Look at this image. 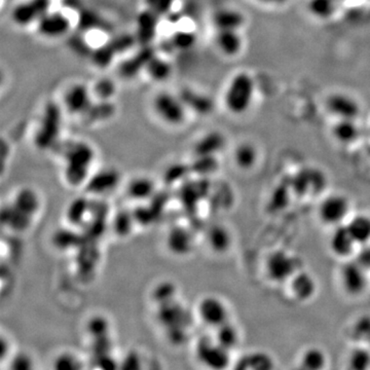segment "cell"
Masks as SVG:
<instances>
[{"instance_id":"obj_47","label":"cell","mask_w":370,"mask_h":370,"mask_svg":"<svg viewBox=\"0 0 370 370\" xmlns=\"http://www.w3.org/2000/svg\"><path fill=\"white\" fill-rule=\"evenodd\" d=\"M357 263L370 272V243L360 247L354 257Z\"/></svg>"},{"instance_id":"obj_2","label":"cell","mask_w":370,"mask_h":370,"mask_svg":"<svg viewBox=\"0 0 370 370\" xmlns=\"http://www.w3.org/2000/svg\"><path fill=\"white\" fill-rule=\"evenodd\" d=\"M40 198L36 190L23 188L17 192L8 212H3L4 222L10 229H26L40 213Z\"/></svg>"},{"instance_id":"obj_40","label":"cell","mask_w":370,"mask_h":370,"mask_svg":"<svg viewBox=\"0 0 370 370\" xmlns=\"http://www.w3.org/2000/svg\"><path fill=\"white\" fill-rule=\"evenodd\" d=\"M92 93L97 100L111 101L116 94V82L107 77L98 79L93 86Z\"/></svg>"},{"instance_id":"obj_16","label":"cell","mask_w":370,"mask_h":370,"mask_svg":"<svg viewBox=\"0 0 370 370\" xmlns=\"http://www.w3.org/2000/svg\"><path fill=\"white\" fill-rule=\"evenodd\" d=\"M160 18L147 8H144L136 17L135 38L140 47L153 45L159 33Z\"/></svg>"},{"instance_id":"obj_14","label":"cell","mask_w":370,"mask_h":370,"mask_svg":"<svg viewBox=\"0 0 370 370\" xmlns=\"http://www.w3.org/2000/svg\"><path fill=\"white\" fill-rule=\"evenodd\" d=\"M325 175L318 169L306 168L292 179V188L298 196L318 194L325 187Z\"/></svg>"},{"instance_id":"obj_9","label":"cell","mask_w":370,"mask_h":370,"mask_svg":"<svg viewBox=\"0 0 370 370\" xmlns=\"http://www.w3.org/2000/svg\"><path fill=\"white\" fill-rule=\"evenodd\" d=\"M36 27L41 38L56 40L68 36L73 22L61 10H49L38 20Z\"/></svg>"},{"instance_id":"obj_37","label":"cell","mask_w":370,"mask_h":370,"mask_svg":"<svg viewBox=\"0 0 370 370\" xmlns=\"http://www.w3.org/2000/svg\"><path fill=\"white\" fill-rule=\"evenodd\" d=\"M52 370H84V363L79 355L64 350L56 355L52 362Z\"/></svg>"},{"instance_id":"obj_3","label":"cell","mask_w":370,"mask_h":370,"mask_svg":"<svg viewBox=\"0 0 370 370\" xmlns=\"http://www.w3.org/2000/svg\"><path fill=\"white\" fill-rule=\"evenodd\" d=\"M255 82L245 71L236 73L227 86L224 105L235 116H242L250 109L254 100Z\"/></svg>"},{"instance_id":"obj_6","label":"cell","mask_w":370,"mask_h":370,"mask_svg":"<svg viewBox=\"0 0 370 370\" xmlns=\"http://www.w3.org/2000/svg\"><path fill=\"white\" fill-rule=\"evenodd\" d=\"M300 270H302V261L284 250L275 251L265 261L268 278L277 284L289 282Z\"/></svg>"},{"instance_id":"obj_36","label":"cell","mask_w":370,"mask_h":370,"mask_svg":"<svg viewBox=\"0 0 370 370\" xmlns=\"http://www.w3.org/2000/svg\"><path fill=\"white\" fill-rule=\"evenodd\" d=\"M77 27L84 32L103 30L108 28V23L95 10H82L77 18Z\"/></svg>"},{"instance_id":"obj_22","label":"cell","mask_w":370,"mask_h":370,"mask_svg":"<svg viewBox=\"0 0 370 370\" xmlns=\"http://www.w3.org/2000/svg\"><path fill=\"white\" fill-rule=\"evenodd\" d=\"M216 47L226 57H236L241 53L244 41L240 31L217 30L214 38Z\"/></svg>"},{"instance_id":"obj_23","label":"cell","mask_w":370,"mask_h":370,"mask_svg":"<svg viewBox=\"0 0 370 370\" xmlns=\"http://www.w3.org/2000/svg\"><path fill=\"white\" fill-rule=\"evenodd\" d=\"M192 243H194V240H192L190 229L183 226L171 229L167 237V246L170 249L171 252L179 256L190 253L192 248Z\"/></svg>"},{"instance_id":"obj_50","label":"cell","mask_w":370,"mask_h":370,"mask_svg":"<svg viewBox=\"0 0 370 370\" xmlns=\"http://www.w3.org/2000/svg\"><path fill=\"white\" fill-rule=\"evenodd\" d=\"M294 370H306V369H302V367H296V369H294Z\"/></svg>"},{"instance_id":"obj_12","label":"cell","mask_w":370,"mask_h":370,"mask_svg":"<svg viewBox=\"0 0 370 370\" xmlns=\"http://www.w3.org/2000/svg\"><path fill=\"white\" fill-rule=\"evenodd\" d=\"M62 107L59 104L49 102L41 116L36 141L40 145L52 144L57 139L61 131Z\"/></svg>"},{"instance_id":"obj_18","label":"cell","mask_w":370,"mask_h":370,"mask_svg":"<svg viewBox=\"0 0 370 370\" xmlns=\"http://www.w3.org/2000/svg\"><path fill=\"white\" fill-rule=\"evenodd\" d=\"M356 242L350 235L347 224L334 226L329 238V248L331 252L339 259H349L356 251Z\"/></svg>"},{"instance_id":"obj_21","label":"cell","mask_w":370,"mask_h":370,"mask_svg":"<svg viewBox=\"0 0 370 370\" xmlns=\"http://www.w3.org/2000/svg\"><path fill=\"white\" fill-rule=\"evenodd\" d=\"M246 23L245 15L237 8H218L212 15V24L217 30H235L240 31Z\"/></svg>"},{"instance_id":"obj_41","label":"cell","mask_w":370,"mask_h":370,"mask_svg":"<svg viewBox=\"0 0 370 370\" xmlns=\"http://www.w3.org/2000/svg\"><path fill=\"white\" fill-rule=\"evenodd\" d=\"M348 370H370V350L357 348L350 352L347 364Z\"/></svg>"},{"instance_id":"obj_17","label":"cell","mask_w":370,"mask_h":370,"mask_svg":"<svg viewBox=\"0 0 370 370\" xmlns=\"http://www.w3.org/2000/svg\"><path fill=\"white\" fill-rule=\"evenodd\" d=\"M326 108L339 120L356 121L361 112L358 101L344 93L330 95L326 100Z\"/></svg>"},{"instance_id":"obj_4","label":"cell","mask_w":370,"mask_h":370,"mask_svg":"<svg viewBox=\"0 0 370 370\" xmlns=\"http://www.w3.org/2000/svg\"><path fill=\"white\" fill-rule=\"evenodd\" d=\"M153 114L168 127H181L187 120L188 110L179 94L169 91L157 93L151 102Z\"/></svg>"},{"instance_id":"obj_5","label":"cell","mask_w":370,"mask_h":370,"mask_svg":"<svg viewBox=\"0 0 370 370\" xmlns=\"http://www.w3.org/2000/svg\"><path fill=\"white\" fill-rule=\"evenodd\" d=\"M196 362L206 370H227L231 367V350H226L214 337H205L194 346Z\"/></svg>"},{"instance_id":"obj_38","label":"cell","mask_w":370,"mask_h":370,"mask_svg":"<svg viewBox=\"0 0 370 370\" xmlns=\"http://www.w3.org/2000/svg\"><path fill=\"white\" fill-rule=\"evenodd\" d=\"M337 0H309L308 10L319 20H327L337 12Z\"/></svg>"},{"instance_id":"obj_8","label":"cell","mask_w":370,"mask_h":370,"mask_svg":"<svg viewBox=\"0 0 370 370\" xmlns=\"http://www.w3.org/2000/svg\"><path fill=\"white\" fill-rule=\"evenodd\" d=\"M350 210V201L347 196L339 194H329L320 203L318 216L322 224L334 227L345 222Z\"/></svg>"},{"instance_id":"obj_13","label":"cell","mask_w":370,"mask_h":370,"mask_svg":"<svg viewBox=\"0 0 370 370\" xmlns=\"http://www.w3.org/2000/svg\"><path fill=\"white\" fill-rule=\"evenodd\" d=\"M52 0H24L13 8L12 21L19 27H29L51 10Z\"/></svg>"},{"instance_id":"obj_10","label":"cell","mask_w":370,"mask_h":370,"mask_svg":"<svg viewBox=\"0 0 370 370\" xmlns=\"http://www.w3.org/2000/svg\"><path fill=\"white\" fill-rule=\"evenodd\" d=\"M339 278L344 291L353 298L362 295L369 288V272L355 259H349L341 265Z\"/></svg>"},{"instance_id":"obj_42","label":"cell","mask_w":370,"mask_h":370,"mask_svg":"<svg viewBox=\"0 0 370 370\" xmlns=\"http://www.w3.org/2000/svg\"><path fill=\"white\" fill-rule=\"evenodd\" d=\"M114 114V105L111 101L98 100V102L93 103L92 107L84 114V118L88 121L107 120L109 116Z\"/></svg>"},{"instance_id":"obj_28","label":"cell","mask_w":370,"mask_h":370,"mask_svg":"<svg viewBox=\"0 0 370 370\" xmlns=\"http://www.w3.org/2000/svg\"><path fill=\"white\" fill-rule=\"evenodd\" d=\"M233 159L238 168L243 171H249L259 161V151L254 144L250 142H242L236 147Z\"/></svg>"},{"instance_id":"obj_25","label":"cell","mask_w":370,"mask_h":370,"mask_svg":"<svg viewBox=\"0 0 370 370\" xmlns=\"http://www.w3.org/2000/svg\"><path fill=\"white\" fill-rule=\"evenodd\" d=\"M207 243L213 252L222 254L231 248L233 243L231 231L222 224H214L207 233Z\"/></svg>"},{"instance_id":"obj_30","label":"cell","mask_w":370,"mask_h":370,"mask_svg":"<svg viewBox=\"0 0 370 370\" xmlns=\"http://www.w3.org/2000/svg\"><path fill=\"white\" fill-rule=\"evenodd\" d=\"M327 363V355L323 350L318 347H311L305 350L300 355L298 367L306 370H325Z\"/></svg>"},{"instance_id":"obj_45","label":"cell","mask_w":370,"mask_h":370,"mask_svg":"<svg viewBox=\"0 0 370 370\" xmlns=\"http://www.w3.org/2000/svg\"><path fill=\"white\" fill-rule=\"evenodd\" d=\"M352 331L353 339L367 343L370 335V316L363 315L357 319L353 325Z\"/></svg>"},{"instance_id":"obj_26","label":"cell","mask_w":370,"mask_h":370,"mask_svg":"<svg viewBox=\"0 0 370 370\" xmlns=\"http://www.w3.org/2000/svg\"><path fill=\"white\" fill-rule=\"evenodd\" d=\"M226 144V138L224 134L217 131H212L205 134L196 142L194 151L199 157H215L218 151H222Z\"/></svg>"},{"instance_id":"obj_49","label":"cell","mask_w":370,"mask_h":370,"mask_svg":"<svg viewBox=\"0 0 370 370\" xmlns=\"http://www.w3.org/2000/svg\"><path fill=\"white\" fill-rule=\"evenodd\" d=\"M367 343L369 344V349H370V335L369 337V339H367Z\"/></svg>"},{"instance_id":"obj_7","label":"cell","mask_w":370,"mask_h":370,"mask_svg":"<svg viewBox=\"0 0 370 370\" xmlns=\"http://www.w3.org/2000/svg\"><path fill=\"white\" fill-rule=\"evenodd\" d=\"M196 315L203 324L214 330L231 321L229 306L222 298L216 295L201 298L196 307Z\"/></svg>"},{"instance_id":"obj_34","label":"cell","mask_w":370,"mask_h":370,"mask_svg":"<svg viewBox=\"0 0 370 370\" xmlns=\"http://www.w3.org/2000/svg\"><path fill=\"white\" fill-rule=\"evenodd\" d=\"M173 52H190L196 47L198 36L190 29H179L168 38Z\"/></svg>"},{"instance_id":"obj_43","label":"cell","mask_w":370,"mask_h":370,"mask_svg":"<svg viewBox=\"0 0 370 370\" xmlns=\"http://www.w3.org/2000/svg\"><path fill=\"white\" fill-rule=\"evenodd\" d=\"M175 2L176 0H144V8L162 19L173 14Z\"/></svg>"},{"instance_id":"obj_27","label":"cell","mask_w":370,"mask_h":370,"mask_svg":"<svg viewBox=\"0 0 370 370\" xmlns=\"http://www.w3.org/2000/svg\"><path fill=\"white\" fill-rule=\"evenodd\" d=\"M272 356L265 352L249 353L237 363L233 370H274Z\"/></svg>"},{"instance_id":"obj_24","label":"cell","mask_w":370,"mask_h":370,"mask_svg":"<svg viewBox=\"0 0 370 370\" xmlns=\"http://www.w3.org/2000/svg\"><path fill=\"white\" fill-rule=\"evenodd\" d=\"M172 63L164 56L155 54L147 64L144 73L151 81L155 82H164L171 79L173 75Z\"/></svg>"},{"instance_id":"obj_11","label":"cell","mask_w":370,"mask_h":370,"mask_svg":"<svg viewBox=\"0 0 370 370\" xmlns=\"http://www.w3.org/2000/svg\"><path fill=\"white\" fill-rule=\"evenodd\" d=\"M94 103L92 88L82 82H75L63 95V108L73 116H84Z\"/></svg>"},{"instance_id":"obj_44","label":"cell","mask_w":370,"mask_h":370,"mask_svg":"<svg viewBox=\"0 0 370 370\" xmlns=\"http://www.w3.org/2000/svg\"><path fill=\"white\" fill-rule=\"evenodd\" d=\"M118 370H145V362L141 353L136 350L125 353L118 363Z\"/></svg>"},{"instance_id":"obj_39","label":"cell","mask_w":370,"mask_h":370,"mask_svg":"<svg viewBox=\"0 0 370 370\" xmlns=\"http://www.w3.org/2000/svg\"><path fill=\"white\" fill-rule=\"evenodd\" d=\"M110 323L102 316L91 318L86 324V332L94 341L109 337Z\"/></svg>"},{"instance_id":"obj_48","label":"cell","mask_w":370,"mask_h":370,"mask_svg":"<svg viewBox=\"0 0 370 370\" xmlns=\"http://www.w3.org/2000/svg\"><path fill=\"white\" fill-rule=\"evenodd\" d=\"M257 1L268 4V6H282V4L286 3L288 0H257Z\"/></svg>"},{"instance_id":"obj_35","label":"cell","mask_w":370,"mask_h":370,"mask_svg":"<svg viewBox=\"0 0 370 370\" xmlns=\"http://www.w3.org/2000/svg\"><path fill=\"white\" fill-rule=\"evenodd\" d=\"M127 190L130 198L136 201H144L153 196L155 183L147 177H137L130 181Z\"/></svg>"},{"instance_id":"obj_15","label":"cell","mask_w":370,"mask_h":370,"mask_svg":"<svg viewBox=\"0 0 370 370\" xmlns=\"http://www.w3.org/2000/svg\"><path fill=\"white\" fill-rule=\"evenodd\" d=\"M157 54L153 45L140 47L135 53L130 57L125 58L118 67V75L123 79H134L141 72H144L149 60Z\"/></svg>"},{"instance_id":"obj_46","label":"cell","mask_w":370,"mask_h":370,"mask_svg":"<svg viewBox=\"0 0 370 370\" xmlns=\"http://www.w3.org/2000/svg\"><path fill=\"white\" fill-rule=\"evenodd\" d=\"M8 370H36V364L29 354L19 353L10 359Z\"/></svg>"},{"instance_id":"obj_29","label":"cell","mask_w":370,"mask_h":370,"mask_svg":"<svg viewBox=\"0 0 370 370\" xmlns=\"http://www.w3.org/2000/svg\"><path fill=\"white\" fill-rule=\"evenodd\" d=\"M347 226L357 245L370 243V216L358 214L350 218Z\"/></svg>"},{"instance_id":"obj_31","label":"cell","mask_w":370,"mask_h":370,"mask_svg":"<svg viewBox=\"0 0 370 370\" xmlns=\"http://www.w3.org/2000/svg\"><path fill=\"white\" fill-rule=\"evenodd\" d=\"M332 135L339 144H354L360 136V129L356 121L339 120V122L333 125Z\"/></svg>"},{"instance_id":"obj_1","label":"cell","mask_w":370,"mask_h":370,"mask_svg":"<svg viewBox=\"0 0 370 370\" xmlns=\"http://www.w3.org/2000/svg\"><path fill=\"white\" fill-rule=\"evenodd\" d=\"M95 151L84 141H75L64 151V176L67 183L79 185L91 178V167L94 162Z\"/></svg>"},{"instance_id":"obj_33","label":"cell","mask_w":370,"mask_h":370,"mask_svg":"<svg viewBox=\"0 0 370 370\" xmlns=\"http://www.w3.org/2000/svg\"><path fill=\"white\" fill-rule=\"evenodd\" d=\"M118 56H120V54L110 40H108L107 43L91 51L90 59L97 68L106 69L114 62Z\"/></svg>"},{"instance_id":"obj_19","label":"cell","mask_w":370,"mask_h":370,"mask_svg":"<svg viewBox=\"0 0 370 370\" xmlns=\"http://www.w3.org/2000/svg\"><path fill=\"white\" fill-rule=\"evenodd\" d=\"M188 111L194 112L199 116H208L214 110V101L201 91L194 88H183L178 93Z\"/></svg>"},{"instance_id":"obj_32","label":"cell","mask_w":370,"mask_h":370,"mask_svg":"<svg viewBox=\"0 0 370 370\" xmlns=\"http://www.w3.org/2000/svg\"><path fill=\"white\" fill-rule=\"evenodd\" d=\"M213 337L219 345L231 352L239 345L241 334H240L239 328L233 322L229 321L224 325L220 326L219 328L215 329V334Z\"/></svg>"},{"instance_id":"obj_20","label":"cell","mask_w":370,"mask_h":370,"mask_svg":"<svg viewBox=\"0 0 370 370\" xmlns=\"http://www.w3.org/2000/svg\"><path fill=\"white\" fill-rule=\"evenodd\" d=\"M290 291L298 302L311 300L317 292V282L313 275L305 270H300L289 281Z\"/></svg>"}]
</instances>
